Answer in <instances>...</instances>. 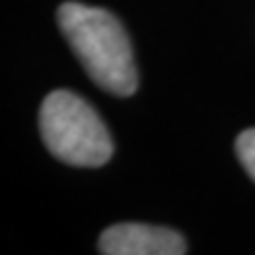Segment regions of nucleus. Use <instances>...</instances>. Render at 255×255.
Returning a JSON list of instances; mask_svg holds the SVG:
<instances>
[{"instance_id":"obj_1","label":"nucleus","mask_w":255,"mask_h":255,"mask_svg":"<svg viewBox=\"0 0 255 255\" xmlns=\"http://www.w3.org/2000/svg\"><path fill=\"white\" fill-rule=\"evenodd\" d=\"M58 23L94 83L115 96H132L138 70L126 30L113 13L81 2H64Z\"/></svg>"},{"instance_id":"obj_3","label":"nucleus","mask_w":255,"mask_h":255,"mask_svg":"<svg viewBox=\"0 0 255 255\" xmlns=\"http://www.w3.org/2000/svg\"><path fill=\"white\" fill-rule=\"evenodd\" d=\"M98 251L105 255H183L187 245L170 228L117 223L100 234Z\"/></svg>"},{"instance_id":"obj_4","label":"nucleus","mask_w":255,"mask_h":255,"mask_svg":"<svg viewBox=\"0 0 255 255\" xmlns=\"http://www.w3.org/2000/svg\"><path fill=\"white\" fill-rule=\"evenodd\" d=\"M236 155L245 166V170L255 179V128L245 130L236 138Z\"/></svg>"},{"instance_id":"obj_2","label":"nucleus","mask_w":255,"mask_h":255,"mask_svg":"<svg viewBox=\"0 0 255 255\" xmlns=\"http://www.w3.org/2000/svg\"><path fill=\"white\" fill-rule=\"evenodd\" d=\"M41 136L60 162L96 168L113 155V140L96 109L68 90L51 92L38 113Z\"/></svg>"}]
</instances>
